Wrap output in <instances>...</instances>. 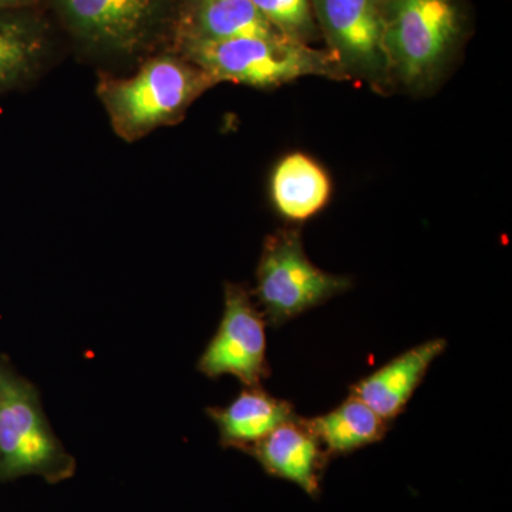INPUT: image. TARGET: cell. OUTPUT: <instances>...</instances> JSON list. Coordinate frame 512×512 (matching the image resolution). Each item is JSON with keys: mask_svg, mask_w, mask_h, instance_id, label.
<instances>
[{"mask_svg": "<svg viewBox=\"0 0 512 512\" xmlns=\"http://www.w3.org/2000/svg\"><path fill=\"white\" fill-rule=\"evenodd\" d=\"M191 37L208 40L242 37L285 36L256 9L251 0H207L201 2Z\"/></svg>", "mask_w": 512, "mask_h": 512, "instance_id": "9a60e30c", "label": "cell"}, {"mask_svg": "<svg viewBox=\"0 0 512 512\" xmlns=\"http://www.w3.org/2000/svg\"><path fill=\"white\" fill-rule=\"evenodd\" d=\"M241 451L254 457L269 476L296 484L311 497L320 493L330 456L305 419L295 416Z\"/></svg>", "mask_w": 512, "mask_h": 512, "instance_id": "9c48e42d", "label": "cell"}, {"mask_svg": "<svg viewBox=\"0 0 512 512\" xmlns=\"http://www.w3.org/2000/svg\"><path fill=\"white\" fill-rule=\"evenodd\" d=\"M198 372L218 379L237 377L244 386H261L271 376L266 360V320L244 285L225 284L224 315L198 359Z\"/></svg>", "mask_w": 512, "mask_h": 512, "instance_id": "ba28073f", "label": "cell"}, {"mask_svg": "<svg viewBox=\"0 0 512 512\" xmlns=\"http://www.w3.org/2000/svg\"><path fill=\"white\" fill-rule=\"evenodd\" d=\"M447 348L446 339H433L394 357L372 375L350 386V396L365 402L384 420L392 421L406 409L431 363Z\"/></svg>", "mask_w": 512, "mask_h": 512, "instance_id": "30bf717a", "label": "cell"}, {"mask_svg": "<svg viewBox=\"0 0 512 512\" xmlns=\"http://www.w3.org/2000/svg\"><path fill=\"white\" fill-rule=\"evenodd\" d=\"M207 414L220 431L221 446L238 450L264 439L296 416L291 403L261 386H245L228 406L210 407Z\"/></svg>", "mask_w": 512, "mask_h": 512, "instance_id": "8fae6325", "label": "cell"}, {"mask_svg": "<svg viewBox=\"0 0 512 512\" xmlns=\"http://www.w3.org/2000/svg\"><path fill=\"white\" fill-rule=\"evenodd\" d=\"M466 33L460 0H386L383 46L390 83L424 92L446 72Z\"/></svg>", "mask_w": 512, "mask_h": 512, "instance_id": "6da1fadb", "label": "cell"}, {"mask_svg": "<svg viewBox=\"0 0 512 512\" xmlns=\"http://www.w3.org/2000/svg\"><path fill=\"white\" fill-rule=\"evenodd\" d=\"M329 52L349 79L366 80L379 90L390 86L384 53L386 0H309Z\"/></svg>", "mask_w": 512, "mask_h": 512, "instance_id": "8992f818", "label": "cell"}, {"mask_svg": "<svg viewBox=\"0 0 512 512\" xmlns=\"http://www.w3.org/2000/svg\"><path fill=\"white\" fill-rule=\"evenodd\" d=\"M201 2H207V0H201Z\"/></svg>", "mask_w": 512, "mask_h": 512, "instance_id": "ac0fdd59", "label": "cell"}, {"mask_svg": "<svg viewBox=\"0 0 512 512\" xmlns=\"http://www.w3.org/2000/svg\"><path fill=\"white\" fill-rule=\"evenodd\" d=\"M76 467L46 419L35 384L0 353V483L25 476L62 483Z\"/></svg>", "mask_w": 512, "mask_h": 512, "instance_id": "277c9868", "label": "cell"}, {"mask_svg": "<svg viewBox=\"0 0 512 512\" xmlns=\"http://www.w3.org/2000/svg\"><path fill=\"white\" fill-rule=\"evenodd\" d=\"M256 9L265 16L279 32L292 39H312L316 33L309 0H251Z\"/></svg>", "mask_w": 512, "mask_h": 512, "instance_id": "2e32d148", "label": "cell"}, {"mask_svg": "<svg viewBox=\"0 0 512 512\" xmlns=\"http://www.w3.org/2000/svg\"><path fill=\"white\" fill-rule=\"evenodd\" d=\"M330 195L332 181L315 158L292 153L276 164L271 177V198L286 221L311 220L328 205Z\"/></svg>", "mask_w": 512, "mask_h": 512, "instance_id": "7c38bea8", "label": "cell"}, {"mask_svg": "<svg viewBox=\"0 0 512 512\" xmlns=\"http://www.w3.org/2000/svg\"><path fill=\"white\" fill-rule=\"evenodd\" d=\"M73 35L103 52L133 55L163 29L174 0H56Z\"/></svg>", "mask_w": 512, "mask_h": 512, "instance_id": "52a82bcc", "label": "cell"}, {"mask_svg": "<svg viewBox=\"0 0 512 512\" xmlns=\"http://www.w3.org/2000/svg\"><path fill=\"white\" fill-rule=\"evenodd\" d=\"M352 281L313 265L298 229H279L265 239L254 295L266 323L278 328L345 292Z\"/></svg>", "mask_w": 512, "mask_h": 512, "instance_id": "5b68a950", "label": "cell"}, {"mask_svg": "<svg viewBox=\"0 0 512 512\" xmlns=\"http://www.w3.org/2000/svg\"><path fill=\"white\" fill-rule=\"evenodd\" d=\"M46 29L22 10L0 13V93L35 74L46 55Z\"/></svg>", "mask_w": 512, "mask_h": 512, "instance_id": "5bb4252c", "label": "cell"}, {"mask_svg": "<svg viewBox=\"0 0 512 512\" xmlns=\"http://www.w3.org/2000/svg\"><path fill=\"white\" fill-rule=\"evenodd\" d=\"M215 84L190 60L161 56L126 79L101 76L97 94L117 136L136 141L183 119L188 107Z\"/></svg>", "mask_w": 512, "mask_h": 512, "instance_id": "7a4b0ae2", "label": "cell"}, {"mask_svg": "<svg viewBox=\"0 0 512 512\" xmlns=\"http://www.w3.org/2000/svg\"><path fill=\"white\" fill-rule=\"evenodd\" d=\"M330 457L350 454L386 437L390 421L355 396L323 416L305 419Z\"/></svg>", "mask_w": 512, "mask_h": 512, "instance_id": "4fadbf2b", "label": "cell"}, {"mask_svg": "<svg viewBox=\"0 0 512 512\" xmlns=\"http://www.w3.org/2000/svg\"><path fill=\"white\" fill-rule=\"evenodd\" d=\"M35 2L36 0H0V13L22 10Z\"/></svg>", "mask_w": 512, "mask_h": 512, "instance_id": "e0dca14e", "label": "cell"}, {"mask_svg": "<svg viewBox=\"0 0 512 512\" xmlns=\"http://www.w3.org/2000/svg\"><path fill=\"white\" fill-rule=\"evenodd\" d=\"M184 55L215 83L231 82L272 89L308 76L349 80L329 50L313 49L308 43L289 36L228 40L187 36Z\"/></svg>", "mask_w": 512, "mask_h": 512, "instance_id": "3957f363", "label": "cell"}]
</instances>
